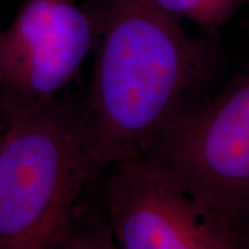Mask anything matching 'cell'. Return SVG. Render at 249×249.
<instances>
[{
  "label": "cell",
  "instance_id": "cell-7",
  "mask_svg": "<svg viewBox=\"0 0 249 249\" xmlns=\"http://www.w3.org/2000/svg\"><path fill=\"white\" fill-rule=\"evenodd\" d=\"M166 14L214 31L231 19L249 0H148Z\"/></svg>",
  "mask_w": 249,
  "mask_h": 249
},
{
  "label": "cell",
  "instance_id": "cell-6",
  "mask_svg": "<svg viewBox=\"0 0 249 249\" xmlns=\"http://www.w3.org/2000/svg\"><path fill=\"white\" fill-rule=\"evenodd\" d=\"M52 249H118L98 201L96 180L80 196Z\"/></svg>",
  "mask_w": 249,
  "mask_h": 249
},
{
  "label": "cell",
  "instance_id": "cell-1",
  "mask_svg": "<svg viewBox=\"0 0 249 249\" xmlns=\"http://www.w3.org/2000/svg\"><path fill=\"white\" fill-rule=\"evenodd\" d=\"M89 6L97 40L83 112L90 160L100 176L150 151L191 107L205 54L178 18L148 0H93Z\"/></svg>",
  "mask_w": 249,
  "mask_h": 249
},
{
  "label": "cell",
  "instance_id": "cell-8",
  "mask_svg": "<svg viewBox=\"0 0 249 249\" xmlns=\"http://www.w3.org/2000/svg\"><path fill=\"white\" fill-rule=\"evenodd\" d=\"M231 249H249V229H238L235 231Z\"/></svg>",
  "mask_w": 249,
  "mask_h": 249
},
{
  "label": "cell",
  "instance_id": "cell-5",
  "mask_svg": "<svg viewBox=\"0 0 249 249\" xmlns=\"http://www.w3.org/2000/svg\"><path fill=\"white\" fill-rule=\"evenodd\" d=\"M118 249H231L232 229L211 213L151 155L111 165L96 180Z\"/></svg>",
  "mask_w": 249,
  "mask_h": 249
},
{
  "label": "cell",
  "instance_id": "cell-4",
  "mask_svg": "<svg viewBox=\"0 0 249 249\" xmlns=\"http://www.w3.org/2000/svg\"><path fill=\"white\" fill-rule=\"evenodd\" d=\"M97 22L75 0H24L0 27V109L4 122L62 96L94 50Z\"/></svg>",
  "mask_w": 249,
  "mask_h": 249
},
{
  "label": "cell",
  "instance_id": "cell-9",
  "mask_svg": "<svg viewBox=\"0 0 249 249\" xmlns=\"http://www.w3.org/2000/svg\"><path fill=\"white\" fill-rule=\"evenodd\" d=\"M4 130H6V122H4V118H3L1 109H0V142H1V139H3Z\"/></svg>",
  "mask_w": 249,
  "mask_h": 249
},
{
  "label": "cell",
  "instance_id": "cell-2",
  "mask_svg": "<svg viewBox=\"0 0 249 249\" xmlns=\"http://www.w3.org/2000/svg\"><path fill=\"white\" fill-rule=\"evenodd\" d=\"M98 176L83 96L62 94L6 122L0 142V249H52Z\"/></svg>",
  "mask_w": 249,
  "mask_h": 249
},
{
  "label": "cell",
  "instance_id": "cell-3",
  "mask_svg": "<svg viewBox=\"0 0 249 249\" xmlns=\"http://www.w3.org/2000/svg\"><path fill=\"white\" fill-rule=\"evenodd\" d=\"M145 154L211 213L249 229V71L213 100L187 108Z\"/></svg>",
  "mask_w": 249,
  "mask_h": 249
}]
</instances>
